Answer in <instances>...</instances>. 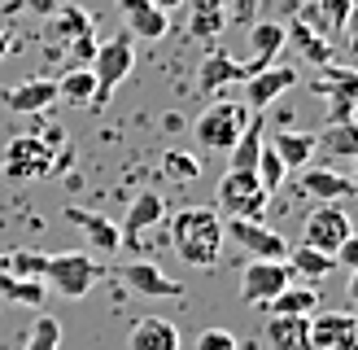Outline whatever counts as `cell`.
Segmentation results:
<instances>
[{
  "mask_svg": "<svg viewBox=\"0 0 358 350\" xmlns=\"http://www.w3.org/2000/svg\"><path fill=\"white\" fill-rule=\"evenodd\" d=\"M223 215L210 206H179L171 215V250L188 267H214L223 254Z\"/></svg>",
  "mask_w": 358,
  "mask_h": 350,
  "instance_id": "obj_1",
  "label": "cell"
},
{
  "mask_svg": "<svg viewBox=\"0 0 358 350\" xmlns=\"http://www.w3.org/2000/svg\"><path fill=\"white\" fill-rule=\"evenodd\" d=\"M62 140V127H48L44 136H13L5 145V175L9 180H48L57 167Z\"/></svg>",
  "mask_w": 358,
  "mask_h": 350,
  "instance_id": "obj_2",
  "label": "cell"
},
{
  "mask_svg": "<svg viewBox=\"0 0 358 350\" xmlns=\"http://www.w3.org/2000/svg\"><path fill=\"white\" fill-rule=\"evenodd\" d=\"M249 118H254V110H249L245 101H231V97H219V101H210L201 114H196L192 122V136H196V145H206V149H231L241 140V132L249 127Z\"/></svg>",
  "mask_w": 358,
  "mask_h": 350,
  "instance_id": "obj_3",
  "label": "cell"
},
{
  "mask_svg": "<svg viewBox=\"0 0 358 350\" xmlns=\"http://www.w3.org/2000/svg\"><path fill=\"white\" fill-rule=\"evenodd\" d=\"M101 280V262L92 254H48V267H44V285H52L62 298H87L92 285Z\"/></svg>",
  "mask_w": 358,
  "mask_h": 350,
  "instance_id": "obj_4",
  "label": "cell"
},
{
  "mask_svg": "<svg viewBox=\"0 0 358 350\" xmlns=\"http://www.w3.org/2000/svg\"><path fill=\"white\" fill-rule=\"evenodd\" d=\"M136 70V44L131 35L122 31L114 40H101L96 44V57H92V75H96V105H105L114 97V88L122 83Z\"/></svg>",
  "mask_w": 358,
  "mask_h": 350,
  "instance_id": "obj_5",
  "label": "cell"
},
{
  "mask_svg": "<svg viewBox=\"0 0 358 350\" xmlns=\"http://www.w3.org/2000/svg\"><path fill=\"white\" fill-rule=\"evenodd\" d=\"M266 202H271V192L258 184L254 171H231L219 180V210H227V219H258Z\"/></svg>",
  "mask_w": 358,
  "mask_h": 350,
  "instance_id": "obj_6",
  "label": "cell"
},
{
  "mask_svg": "<svg viewBox=\"0 0 358 350\" xmlns=\"http://www.w3.org/2000/svg\"><path fill=\"white\" fill-rule=\"evenodd\" d=\"M293 267L289 262H275V258H249L245 262V272H241V298L249 307H266L271 298L284 289V285H293Z\"/></svg>",
  "mask_w": 358,
  "mask_h": 350,
  "instance_id": "obj_7",
  "label": "cell"
},
{
  "mask_svg": "<svg viewBox=\"0 0 358 350\" xmlns=\"http://www.w3.org/2000/svg\"><path fill=\"white\" fill-rule=\"evenodd\" d=\"M350 232H354V227H350V215H345V210H336L332 202H319V210H310L306 223H301V241L315 245V250H324V254H332V258H336V250L345 245Z\"/></svg>",
  "mask_w": 358,
  "mask_h": 350,
  "instance_id": "obj_8",
  "label": "cell"
},
{
  "mask_svg": "<svg viewBox=\"0 0 358 350\" xmlns=\"http://www.w3.org/2000/svg\"><path fill=\"white\" fill-rule=\"evenodd\" d=\"M223 237L236 241L249 258H275V262L289 258V241L271 227H262L258 219H223Z\"/></svg>",
  "mask_w": 358,
  "mask_h": 350,
  "instance_id": "obj_9",
  "label": "cell"
},
{
  "mask_svg": "<svg viewBox=\"0 0 358 350\" xmlns=\"http://www.w3.org/2000/svg\"><path fill=\"white\" fill-rule=\"evenodd\" d=\"M306 350H358V315H350V311H315Z\"/></svg>",
  "mask_w": 358,
  "mask_h": 350,
  "instance_id": "obj_10",
  "label": "cell"
},
{
  "mask_svg": "<svg viewBox=\"0 0 358 350\" xmlns=\"http://www.w3.org/2000/svg\"><path fill=\"white\" fill-rule=\"evenodd\" d=\"M293 83H297V70H289V66H266V70H258V75L245 79V105L254 114H266Z\"/></svg>",
  "mask_w": 358,
  "mask_h": 350,
  "instance_id": "obj_11",
  "label": "cell"
},
{
  "mask_svg": "<svg viewBox=\"0 0 358 350\" xmlns=\"http://www.w3.org/2000/svg\"><path fill=\"white\" fill-rule=\"evenodd\" d=\"M118 13H122V27H127L131 40H166L171 31V13H162L153 0H118Z\"/></svg>",
  "mask_w": 358,
  "mask_h": 350,
  "instance_id": "obj_12",
  "label": "cell"
},
{
  "mask_svg": "<svg viewBox=\"0 0 358 350\" xmlns=\"http://www.w3.org/2000/svg\"><path fill=\"white\" fill-rule=\"evenodd\" d=\"M122 280H127V289L140 293V298H184V285H179V280H171V276L157 267V262H149V258L127 262V267H122Z\"/></svg>",
  "mask_w": 358,
  "mask_h": 350,
  "instance_id": "obj_13",
  "label": "cell"
},
{
  "mask_svg": "<svg viewBox=\"0 0 358 350\" xmlns=\"http://www.w3.org/2000/svg\"><path fill=\"white\" fill-rule=\"evenodd\" d=\"M0 105L13 114H44L57 105V79H27L17 88H0Z\"/></svg>",
  "mask_w": 358,
  "mask_h": 350,
  "instance_id": "obj_14",
  "label": "cell"
},
{
  "mask_svg": "<svg viewBox=\"0 0 358 350\" xmlns=\"http://www.w3.org/2000/svg\"><path fill=\"white\" fill-rule=\"evenodd\" d=\"M284 44H289V35H284V22H254L249 27V48H254V57L245 62V75H258V70L275 66Z\"/></svg>",
  "mask_w": 358,
  "mask_h": 350,
  "instance_id": "obj_15",
  "label": "cell"
},
{
  "mask_svg": "<svg viewBox=\"0 0 358 350\" xmlns=\"http://www.w3.org/2000/svg\"><path fill=\"white\" fill-rule=\"evenodd\" d=\"M297 188L306 192V197H315V202H336V197H354L358 180H350V175L332 171V167H310V171H301Z\"/></svg>",
  "mask_w": 358,
  "mask_h": 350,
  "instance_id": "obj_16",
  "label": "cell"
},
{
  "mask_svg": "<svg viewBox=\"0 0 358 350\" xmlns=\"http://www.w3.org/2000/svg\"><path fill=\"white\" fill-rule=\"evenodd\" d=\"M66 219L75 223V227H83L87 245H96L101 254L122 250V227H118V223H110L105 215H92V210H83V206H66Z\"/></svg>",
  "mask_w": 358,
  "mask_h": 350,
  "instance_id": "obj_17",
  "label": "cell"
},
{
  "mask_svg": "<svg viewBox=\"0 0 358 350\" xmlns=\"http://www.w3.org/2000/svg\"><path fill=\"white\" fill-rule=\"evenodd\" d=\"M162 219H166V202H162V192L145 188V192H140V197L131 202V210H127V223H122V241L136 245L140 237L149 232V227H157Z\"/></svg>",
  "mask_w": 358,
  "mask_h": 350,
  "instance_id": "obj_18",
  "label": "cell"
},
{
  "mask_svg": "<svg viewBox=\"0 0 358 350\" xmlns=\"http://www.w3.org/2000/svg\"><path fill=\"white\" fill-rule=\"evenodd\" d=\"M245 62H236L231 52H210L196 70V88L201 92H219V88H231V83H245Z\"/></svg>",
  "mask_w": 358,
  "mask_h": 350,
  "instance_id": "obj_19",
  "label": "cell"
},
{
  "mask_svg": "<svg viewBox=\"0 0 358 350\" xmlns=\"http://www.w3.org/2000/svg\"><path fill=\"white\" fill-rule=\"evenodd\" d=\"M310 315H266V342L271 350H306Z\"/></svg>",
  "mask_w": 358,
  "mask_h": 350,
  "instance_id": "obj_20",
  "label": "cell"
},
{
  "mask_svg": "<svg viewBox=\"0 0 358 350\" xmlns=\"http://www.w3.org/2000/svg\"><path fill=\"white\" fill-rule=\"evenodd\" d=\"M266 140H271V149L280 153V162L289 171H306L310 158L319 153L315 132H280V136H266Z\"/></svg>",
  "mask_w": 358,
  "mask_h": 350,
  "instance_id": "obj_21",
  "label": "cell"
},
{
  "mask_svg": "<svg viewBox=\"0 0 358 350\" xmlns=\"http://www.w3.org/2000/svg\"><path fill=\"white\" fill-rule=\"evenodd\" d=\"M284 35H289V44L301 48V57L315 62V66H332V40L324 31H315L306 18H293L289 27H284Z\"/></svg>",
  "mask_w": 358,
  "mask_h": 350,
  "instance_id": "obj_22",
  "label": "cell"
},
{
  "mask_svg": "<svg viewBox=\"0 0 358 350\" xmlns=\"http://www.w3.org/2000/svg\"><path fill=\"white\" fill-rule=\"evenodd\" d=\"M57 101L75 105V110H96V75L92 66H75L57 79Z\"/></svg>",
  "mask_w": 358,
  "mask_h": 350,
  "instance_id": "obj_23",
  "label": "cell"
},
{
  "mask_svg": "<svg viewBox=\"0 0 358 350\" xmlns=\"http://www.w3.org/2000/svg\"><path fill=\"white\" fill-rule=\"evenodd\" d=\"M127 350H179V328H175L171 320H157V315H149V320H140V324L131 328Z\"/></svg>",
  "mask_w": 358,
  "mask_h": 350,
  "instance_id": "obj_24",
  "label": "cell"
},
{
  "mask_svg": "<svg viewBox=\"0 0 358 350\" xmlns=\"http://www.w3.org/2000/svg\"><path fill=\"white\" fill-rule=\"evenodd\" d=\"M293 267V276L297 280H324V276H332L336 272V258L332 254H324V250H315V245H289V258H284Z\"/></svg>",
  "mask_w": 358,
  "mask_h": 350,
  "instance_id": "obj_25",
  "label": "cell"
},
{
  "mask_svg": "<svg viewBox=\"0 0 358 350\" xmlns=\"http://www.w3.org/2000/svg\"><path fill=\"white\" fill-rule=\"evenodd\" d=\"M188 35L192 40H214V35H223L227 27V9L223 0H188Z\"/></svg>",
  "mask_w": 358,
  "mask_h": 350,
  "instance_id": "obj_26",
  "label": "cell"
},
{
  "mask_svg": "<svg viewBox=\"0 0 358 350\" xmlns=\"http://www.w3.org/2000/svg\"><path fill=\"white\" fill-rule=\"evenodd\" d=\"M266 311L271 315H315L319 311V289L315 285H284L271 302H266Z\"/></svg>",
  "mask_w": 358,
  "mask_h": 350,
  "instance_id": "obj_27",
  "label": "cell"
},
{
  "mask_svg": "<svg viewBox=\"0 0 358 350\" xmlns=\"http://www.w3.org/2000/svg\"><path fill=\"white\" fill-rule=\"evenodd\" d=\"M262 140H266V122H262V114H254V118H249V127L241 132V140L227 149L231 153V171H254L258 167V153H262Z\"/></svg>",
  "mask_w": 358,
  "mask_h": 350,
  "instance_id": "obj_28",
  "label": "cell"
},
{
  "mask_svg": "<svg viewBox=\"0 0 358 350\" xmlns=\"http://www.w3.org/2000/svg\"><path fill=\"white\" fill-rule=\"evenodd\" d=\"M44 293H48L44 280H27V276H9V272H0V298H5V302L44 307Z\"/></svg>",
  "mask_w": 358,
  "mask_h": 350,
  "instance_id": "obj_29",
  "label": "cell"
},
{
  "mask_svg": "<svg viewBox=\"0 0 358 350\" xmlns=\"http://www.w3.org/2000/svg\"><path fill=\"white\" fill-rule=\"evenodd\" d=\"M350 9H354V0H315V9H310L306 18H315V27L332 40V35H341Z\"/></svg>",
  "mask_w": 358,
  "mask_h": 350,
  "instance_id": "obj_30",
  "label": "cell"
},
{
  "mask_svg": "<svg viewBox=\"0 0 358 350\" xmlns=\"http://www.w3.org/2000/svg\"><path fill=\"white\" fill-rule=\"evenodd\" d=\"M52 31H57V40H75V35H87L92 31V13L79 9V5H57V13H52Z\"/></svg>",
  "mask_w": 358,
  "mask_h": 350,
  "instance_id": "obj_31",
  "label": "cell"
},
{
  "mask_svg": "<svg viewBox=\"0 0 358 350\" xmlns=\"http://www.w3.org/2000/svg\"><path fill=\"white\" fill-rule=\"evenodd\" d=\"M254 175H258V184H262L266 192H280V188H284V180H289V167L280 162V153L271 149V140H262V153H258Z\"/></svg>",
  "mask_w": 358,
  "mask_h": 350,
  "instance_id": "obj_32",
  "label": "cell"
},
{
  "mask_svg": "<svg viewBox=\"0 0 358 350\" xmlns=\"http://www.w3.org/2000/svg\"><path fill=\"white\" fill-rule=\"evenodd\" d=\"M57 346H62V324L52 320V315H35L22 350H57Z\"/></svg>",
  "mask_w": 358,
  "mask_h": 350,
  "instance_id": "obj_33",
  "label": "cell"
},
{
  "mask_svg": "<svg viewBox=\"0 0 358 350\" xmlns=\"http://www.w3.org/2000/svg\"><path fill=\"white\" fill-rule=\"evenodd\" d=\"M324 153H358V127L354 122H332L324 136H315Z\"/></svg>",
  "mask_w": 358,
  "mask_h": 350,
  "instance_id": "obj_34",
  "label": "cell"
},
{
  "mask_svg": "<svg viewBox=\"0 0 358 350\" xmlns=\"http://www.w3.org/2000/svg\"><path fill=\"white\" fill-rule=\"evenodd\" d=\"M48 254L44 250H9V276H27V280H44Z\"/></svg>",
  "mask_w": 358,
  "mask_h": 350,
  "instance_id": "obj_35",
  "label": "cell"
},
{
  "mask_svg": "<svg viewBox=\"0 0 358 350\" xmlns=\"http://www.w3.org/2000/svg\"><path fill=\"white\" fill-rule=\"evenodd\" d=\"M162 171L171 175V180H179V184L201 180V162H196L192 153H184V149H171V153L162 158Z\"/></svg>",
  "mask_w": 358,
  "mask_h": 350,
  "instance_id": "obj_36",
  "label": "cell"
},
{
  "mask_svg": "<svg viewBox=\"0 0 358 350\" xmlns=\"http://www.w3.org/2000/svg\"><path fill=\"white\" fill-rule=\"evenodd\" d=\"M70 52H66V70H75V66H92L96 57V35L87 31V35H75V40H66Z\"/></svg>",
  "mask_w": 358,
  "mask_h": 350,
  "instance_id": "obj_37",
  "label": "cell"
},
{
  "mask_svg": "<svg viewBox=\"0 0 358 350\" xmlns=\"http://www.w3.org/2000/svg\"><path fill=\"white\" fill-rule=\"evenodd\" d=\"M196 350H241V342L231 337L227 328H206L201 337H196Z\"/></svg>",
  "mask_w": 358,
  "mask_h": 350,
  "instance_id": "obj_38",
  "label": "cell"
},
{
  "mask_svg": "<svg viewBox=\"0 0 358 350\" xmlns=\"http://www.w3.org/2000/svg\"><path fill=\"white\" fill-rule=\"evenodd\" d=\"M336 267L358 272V232H350V237H345V245L336 250Z\"/></svg>",
  "mask_w": 358,
  "mask_h": 350,
  "instance_id": "obj_39",
  "label": "cell"
},
{
  "mask_svg": "<svg viewBox=\"0 0 358 350\" xmlns=\"http://www.w3.org/2000/svg\"><path fill=\"white\" fill-rule=\"evenodd\" d=\"M57 5H62V0H13L9 9H27L35 18H52V13H57Z\"/></svg>",
  "mask_w": 358,
  "mask_h": 350,
  "instance_id": "obj_40",
  "label": "cell"
},
{
  "mask_svg": "<svg viewBox=\"0 0 358 350\" xmlns=\"http://www.w3.org/2000/svg\"><path fill=\"white\" fill-rule=\"evenodd\" d=\"M341 35L350 40V48H358V0H354V9H350V18H345V27H341Z\"/></svg>",
  "mask_w": 358,
  "mask_h": 350,
  "instance_id": "obj_41",
  "label": "cell"
},
{
  "mask_svg": "<svg viewBox=\"0 0 358 350\" xmlns=\"http://www.w3.org/2000/svg\"><path fill=\"white\" fill-rule=\"evenodd\" d=\"M345 293H350V302H358V272H350V280H345Z\"/></svg>",
  "mask_w": 358,
  "mask_h": 350,
  "instance_id": "obj_42",
  "label": "cell"
},
{
  "mask_svg": "<svg viewBox=\"0 0 358 350\" xmlns=\"http://www.w3.org/2000/svg\"><path fill=\"white\" fill-rule=\"evenodd\" d=\"M153 5L162 9V13H171V9H179V5H188V0H153Z\"/></svg>",
  "mask_w": 358,
  "mask_h": 350,
  "instance_id": "obj_43",
  "label": "cell"
},
{
  "mask_svg": "<svg viewBox=\"0 0 358 350\" xmlns=\"http://www.w3.org/2000/svg\"><path fill=\"white\" fill-rule=\"evenodd\" d=\"M9 48H13V40H9V31H0V57H5Z\"/></svg>",
  "mask_w": 358,
  "mask_h": 350,
  "instance_id": "obj_44",
  "label": "cell"
},
{
  "mask_svg": "<svg viewBox=\"0 0 358 350\" xmlns=\"http://www.w3.org/2000/svg\"><path fill=\"white\" fill-rule=\"evenodd\" d=\"M0 272H9V254L5 250H0Z\"/></svg>",
  "mask_w": 358,
  "mask_h": 350,
  "instance_id": "obj_45",
  "label": "cell"
},
{
  "mask_svg": "<svg viewBox=\"0 0 358 350\" xmlns=\"http://www.w3.org/2000/svg\"><path fill=\"white\" fill-rule=\"evenodd\" d=\"M354 66H358V48H354Z\"/></svg>",
  "mask_w": 358,
  "mask_h": 350,
  "instance_id": "obj_46",
  "label": "cell"
},
{
  "mask_svg": "<svg viewBox=\"0 0 358 350\" xmlns=\"http://www.w3.org/2000/svg\"><path fill=\"white\" fill-rule=\"evenodd\" d=\"M223 5H227V0H223Z\"/></svg>",
  "mask_w": 358,
  "mask_h": 350,
  "instance_id": "obj_47",
  "label": "cell"
}]
</instances>
